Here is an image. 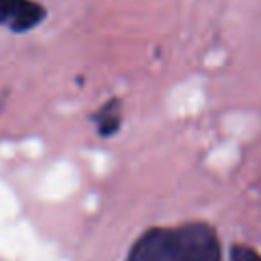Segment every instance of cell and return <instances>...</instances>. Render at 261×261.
<instances>
[{
	"label": "cell",
	"mask_w": 261,
	"mask_h": 261,
	"mask_svg": "<svg viewBox=\"0 0 261 261\" xmlns=\"http://www.w3.org/2000/svg\"><path fill=\"white\" fill-rule=\"evenodd\" d=\"M230 261H261V257L253 249L243 247V245H237L230 251Z\"/></svg>",
	"instance_id": "cell-4"
},
{
	"label": "cell",
	"mask_w": 261,
	"mask_h": 261,
	"mask_svg": "<svg viewBox=\"0 0 261 261\" xmlns=\"http://www.w3.org/2000/svg\"><path fill=\"white\" fill-rule=\"evenodd\" d=\"M126 261H222V249L212 226L188 222L147 230L130 247Z\"/></svg>",
	"instance_id": "cell-1"
},
{
	"label": "cell",
	"mask_w": 261,
	"mask_h": 261,
	"mask_svg": "<svg viewBox=\"0 0 261 261\" xmlns=\"http://www.w3.org/2000/svg\"><path fill=\"white\" fill-rule=\"evenodd\" d=\"M120 112H122V108H120V102L116 98L110 100V102H106L98 110V114H96V126H98V133L102 137H110V135H114L118 130V126H120Z\"/></svg>",
	"instance_id": "cell-3"
},
{
	"label": "cell",
	"mask_w": 261,
	"mask_h": 261,
	"mask_svg": "<svg viewBox=\"0 0 261 261\" xmlns=\"http://www.w3.org/2000/svg\"><path fill=\"white\" fill-rule=\"evenodd\" d=\"M45 18V8L33 0H0V22L16 33L31 31Z\"/></svg>",
	"instance_id": "cell-2"
}]
</instances>
